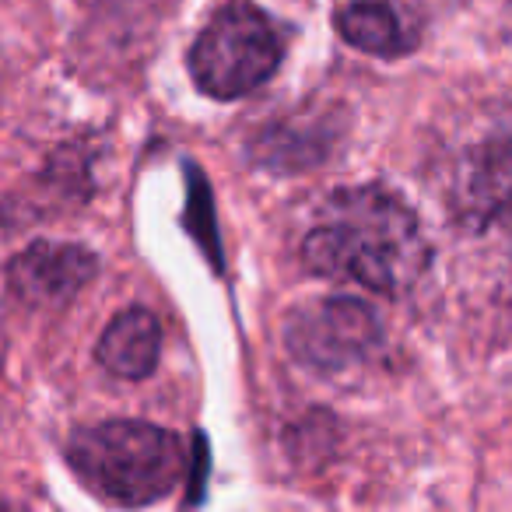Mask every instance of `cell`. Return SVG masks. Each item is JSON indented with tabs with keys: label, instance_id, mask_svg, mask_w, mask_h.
<instances>
[{
	"label": "cell",
	"instance_id": "cell-1",
	"mask_svg": "<svg viewBox=\"0 0 512 512\" xmlns=\"http://www.w3.org/2000/svg\"><path fill=\"white\" fill-rule=\"evenodd\" d=\"M428 260L432 249L414 211L383 186L334 193L302 239L306 271L379 295L411 288L425 274Z\"/></svg>",
	"mask_w": 512,
	"mask_h": 512
},
{
	"label": "cell",
	"instance_id": "cell-2",
	"mask_svg": "<svg viewBox=\"0 0 512 512\" xmlns=\"http://www.w3.org/2000/svg\"><path fill=\"white\" fill-rule=\"evenodd\" d=\"M74 474L113 505H151L179 484L186 470L183 439L148 421H102L81 428L67 446Z\"/></svg>",
	"mask_w": 512,
	"mask_h": 512
},
{
	"label": "cell",
	"instance_id": "cell-3",
	"mask_svg": "<svg viewBox=\"0 0 512 512\" xmlns=\"http://www.w3.org/2000/svg\"><path fill=\"white\" fill-rule=\"evenodd\" d=\"M281 64V39L271 18L253 4L221 8L190 50V74L211 99L232 102L256 92Z\"/></svg>",
	"mask_w": 512,
	"mask_h": 512
},
{
	"label": "cell",
	"instance_id": "cell-4",
	"mask_svg": "<svg viewBox=\"0 0 512 512\" xmlns=\"http://www.w3.org/2000/svg\"><path fill=\"white\" fill-rule=\"evenodd\" d=\"M379 341V323L358 299H323L299 309L288 323V348L320 372L362 362Z\"/></svg>",
	"mask_w": 512,
	"mask_h": 512
},
{
	"label": "cell",
	"instance_id": "cell-5",
	"mask_svg": "<svg viewBox=\"0 0 512 512\" xmlns=\"http://www.w3.org/2000/svg\"><path fill=\"white\" fill-rule=\"evenodd\" d=\"M95 271L99 264L88 249L64 246V242H36L11 260L8 281L11 292L29 306L60 309L78 292H85Z\"/></svg>",
	"mask_w": 512,
	"mask_h": 512
},
{
	"label": "cell",
	"instance_id": "cell-6",
	"mask_svg": "<svg viewBox=\"0 0 512 512\" xmlns=\"http://www.w3.org/2000/svg\"><path fill=\"white\" fill-rule=\"evenodd\" d=\"M162 355V327L148 309H123L99 337L95 358L116 379H144Z\"/></svg>",
	"mask_w": 512,
	"mask_h": 512
},
{
	"label": "cell",
	"instance_id": "cell-7",
	"mask_svg": "<svg viewBox=\"0 0 512 512\" xmlns=\"http://www.w3.org/2000/svg\"><path fill=\"white\" fill-rule=\"evenodd\" d=\"M512 207V151L484 148L463 165L456 179V211L467 225L495 221Z\"/></svg>",
	"mask_w": 512,
	"mask_h": 512
},
{
	"label": "cell",
	"instance_id": "cell-8",
	"mask_svg": "<svg viewBox=\"0 0 512 512\" xmlns=\"http://www.w3.org/2000/svg\"><path fill=\"white\" fill-rule=\"evenodd\" d=\"M337 32L344 43L372 57H404L414 50V29L400 18L390 0H351L337 15Z\"/></svg>",
	"mask_w": 512,
	"mask_h": 512
}]
</instances>
